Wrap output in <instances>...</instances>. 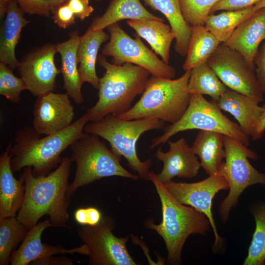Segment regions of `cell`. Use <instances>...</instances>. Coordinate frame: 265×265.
Here are the masks:
<instances>
[{"label": "cell", "instance_id": "obj_1", "mask_svg": "<svg viewBox=\"0 0 265 265\" xmlns=\"http://www.w3.org/2000/svg\"><path fill=\"white\" fill-rule=\"evenodd\" d=\"M72 160L64 157L56 168L45 176H34L32 168H24L25 197L17 218L28 229L44 216L54 227H66L69 220V177Z\"/></svg>", "mask_w": 265, "mask_h": 265}, {"label": "cell", "instance_id": "obj_2", "mask_svg": "<svg viewBox=\"0 0 265 265\" xmlns=\"http://www.w3.org/2000/svg\"><path fill=\"white\" fill-rule=\"evenodd\" d=\"M90 118L86 112L67 128L41 138L33 128L28 126L17 132L10 149L13 171L30 166L34 176L49 174L62 161L63 151L88 134L84 129Z\"/></svg>", "mask_w": 265, "mask_h": 265}, {"label": "cell", "instance_id": "obj_3", "mask_svg": "<svg viewBox=\"0 0 265 265\" xmlns=\"http://www.w3.org/2000/svg\"><path fill=\"white\" fill-rule=\"evenodd\" d=\"M149 180L153 183L160 199L162 221L155 224L148 220L146 225L163 238L167 250V263L179 265L187 238L192 234H205L211 225L210 221L204 213L177 200L153 171L149 173Z\"/></svg>", "mask_w": 265, "mask_h": 265}, {"label": "cell", "instance_id": "obj_4", "mask_svg": "<svg viewBox=\"0 0 265 265\" xmlns=\"http://www.w3.org/2000/svg\"><path fill=\"white\" fill-rule=\"evenodd\" d=\"M98 61L106 72L100 78L98 100L86 111L91 122L109 114L117 116L129 110L136 96L144 91L151 75L140 66L130 63L115 65L102 55Z\"/></svg>", "mask_w": 265, "mask_h": 265}, {"label": "cell", "instance_id": "obj_5", "mask_svg": "<svg viewBox=\"0 0 265 265\" xmlns=\"http://www.w3.org/2000/svg\"><path fill=\"white\" fill-rule=\"evenodd\" d=\"M190 71L177 79H168L152 75L140 99L126 112L117 116L130 120L156 118L171 124L183 116L189 104L191 94L188 91Z\"/></svg>", "mask_w": 265, "mask_h": 265}, {"label": "cell", "instance_id": "obj_6", "mask_svg": "<svg viewBox=\"0 0 265 265\" xmlns=\"http://www.w3.org/2000/svg\"><path fill=\"white\" fill-rule=\"evenodd\" d=\"M164 128L165 123L156 118L125 120L109 114L98 121L87 123L84 131L87 133L100 136L107 140L111 151L116 155L124 157L129 167L137 173L140 178L149 180L152 159L144 161L140 160L136 152V142L146 132Z\"/></svg>", "mask_w": 265, "mask_h": 265}, {"label": "cell", "instance_id": "obj_7", "mask_svg": "<svg viewBox=\"0 0 265 265\" xmlns=\"http://www.w3.org/2000/svg\"><path fill=\"white\" fill-rule=\"evenodd\" d=\"M70 148V159L76 164L75 177L69 187L70 197L79 187L103 178L119 176L137 180L139 177L125 169L120 163L121 157L108 149L97 135L88 133Z\"/></svg>", "mask_w": 265, "mask_h": 265}, {"label": "cell", "instance_id": "obj_8", "mask_svg": "<svg viewBox=\"0 0 265 265\" xmlns=\"http://www.w3.org/2000/svg\"><path fill=\"white\" fill-rule=\"evenodd\" d=\"M196 129L221 133L239 140L247 146L249 144L250 137L224 115L214 102L208 101L203 95L191 94L188 107L181 118L168 126L161 135L154 138L150 148L163 145L177 133Z\"/></svg>", "mask_w": 265, "mask_h": 265}, {"label": "cell", "instance_id": "obj_9", "mask_svg": "<svg viewBox=\"0 0 265 265\" xmlns=\"http://www.w3.org/2000/svg\"><path fill=\"white\" fill-rule=\"evenodd\" d=\"M223 143L225 157L220 171L228 181L230 190L219 210L220 217L225 221L245 188L257 184L265 185V174L259 172L249 162L248 159L256 160L259 156L248 146L225 135Z\"/></svg>", "mask_w": 265, "mask_h": 265}, {"label": "cell", "instance_id": "obj_10", "mask_svg": "<svg viewBox=\"0 0 265 265\" xmlns=\"http://www.w3.org/2000/svg\"><path fill=\"white\" fill-rule=\"evenodd\" d=\"M107 28L109 40L104 46L102 53L112 57V63L121 65L130 63L145 68L153 76L168 79L175 77V68L159 59L137 35L134 38H132L118 23Z\"/></svg>", "mask_w": 265, "mask_h": 265}, {"label": "cell", "instance_id": "obj_11", "mask_svg": "<svg viewBox=\"0 0 265 265\" xmlns=\"http://www.w3.org/2000/svg\"><path fill=\"white\" fill-rule=\"evenodd\" d=\"M114 219L103 216L94 226H82L77 233L85 245L91 265H136L126 248L128 237L118 238L113 233Z\"/></svg>", "mask_w": 265, "mask_h": 265}, {"label": "cell", "instance_id": "obj_12", "mask_svg": "<svg viewBox=\"0 0 265 265\" xmlns=\"http://www.w3.org/2000/svg\"><path fill=\"white\" fill-rule=\"evenodd\" d=\"M207 62L227 87L260 103L264 101L255 68L237 50L225 43H221Z\"/></svg>", "mask_w": 265, "mask_h": 265}, {"label": "cell", "instance_id": "obj_13", "mask_svg": "<svg viewBox=\"0 0 265 265\" xmlns=\"http://www.w3.org/2000/svg\"><path fill=\"white\" fill-rule=\"evenodd\" d=\"M163 184L179 202L191 206L206 215L214 234V246L220 244L222 239L218 234L212 210L215 194L220 190L229 189L228 181L221 171L198 182L187 183L171 180Z\"/></svg>", "mask_w": 265, "mask_h": 265}, {"label": "cell", "instance_id": "obj_14", "mask_svg": "<svg viewBox=\"0 0 265 265\" xmlns=\"http://www.w3.org/2000/svg\"><path fill=\"white\" fill-rule=\"evenodd\" d=\"M55 45L48 44L27 54L18 67L27 90L38 97L55 88V79L60 70L54 63Z\"/></svg>", "mask_w": 265, "mask_h": 265}, {"label": "cell", "instance_id": "obj_15", "mask_svg": "<svg viewBox=\"0 0 265 265\" xmlns=\"http://www.w3.org/2000/svg\"><path fill=\"white\" fill-rule=\"evenodd\" d=\"M66 93L49 92L37 97L34 106L33 128L40 134H53L73 122L74 108Z\"/></svg>", "mask_w": 265, "mask_h": 265}, {"label": "cell", "instance_id": "obj_16", "mask_svg": "<svg viewBox=\"0 0 265 265\" xmlns=\"http://www.w3.org/2000/svg\"><path fill=\"white\" fill-rule=\"evenodd\" d=\"M221 109L229 112L237 120L241 130L253 140L263 137L265 106L253 98L229 88L215 103Z\"/></svg>", "mask_w": 265, "mask_h": 265}, {"label": "cell", "instance_id": "obj_17", "mask_svg": "<svg viewBox=\"0 0 265 265\" xmlns=\"http://www.w3.org/2000/svg\"><path fill=\"white\" fill-rule=\"evenodd\" d=\"M169 149L163 152L161 147L157 151L156 158L163 162L161 172L157 175L163 184L171 181L175 177L192 178L198 173L201 164L191 147L188 145L185 138L176 141H167Z\"/></svg>", "mask_w": 265, "mask_h": 265}, {"label": "cell", "instance_id": "obj_18", "mask_svg": "<svg viewBox=\"0 0 265 265\" xmlns=\"http://www.w3.org/2000/svg\"><path fill=\"white\" fill-rule=\"evenodd\" d=\"M50 227L53 225L47 219L29 229L19 248L12 253L10 265H26L36 260L58 254L79 253L86 256L87 250L83 244L80 247L68 249L60 245L43 243L42 234Z\"/></svg>", "mask_w": 265, "mask_h": 265}, {"label": "cell", "instance_id": "obj_19", "mask_svg": "<svg viewBox=\"0 0 265 265\" xmlns=\"http://www.w3.org/2000/svg\"><path fill=\"white\" fill-rule=\"evenodd\" d=\"M265 40V7L256 11L241 23L225 42L255 68L254 61L262 41Z\"/></svg>", "mask_w": 265, "mask_h": 265}, {"label": "cell", "instance_id": "obj_20", "mask_svg": "<svg viewBox=\"0 0 265 265\" xmlns=\"http://www.w3.org/2000/svg\"><path fill=\"white\" fill-rule=\"evenodd\" d=\"M8 144L0 156V218L16 216L25 197V177L22 173L19 180L13 174Z\"/></svg>", "mask_w": 265, "mask_h": 265}, {"label": "cell", "instance_id": "obj_21", "mask_svg": "<svg viewBox=\"0 0 265 265\" xmlns=\"http://www.w3.org/2000/svg\"><path fill=\"white\" fill-rule=\"evenodd\" d=\"M80 36L78 31L71 32L69 38L55 45L57 53L61 60L60 71L63 79V88L66 93L78 105L83 102L81 81L79 71L77 51Z\"/></svg>", "mask_w": 265, "mask_h": 265}, {"label": "cell", "instance_id": "obj_22", "mask_svg": "<svg viewBox=\"0 0 265 265\" xmlns=\"http://www.w3.org/2000/svg\"><path fill=\"white\" fill-rule=\"evenodd\" d=\"M25 12L16 0H11L7 8L5 18L0 28V62L7 64L13 71L20 61L15 55L22 29L29 22L25 18Z\"/></svg>", "mask_w": 265, "mask_h": 265}, {"label": "cell", "instance_id": "obj_23", "mask_svg": "<svg viewBox=\"0 0 265 265\" xmlns=\"http://www.w3.org/2000/svg\"><path fill=\"white\" fill-rule=\"evenodd\" d=\"M109 38L104 30H95L90 27L80 36L77 51L79 71L82 82H88L94 88H99L100 78L96 71L98 51L101 45Z\"/></svg>", "mask_w": 265, "mask_h": 265}, {"label": "cell", "instance_id": "obj_24", "mask_svg": "<svg viewBox=\"0 0 265 265\" xmlns=\"http://www.w3.org/2000/svg\"><path fill=\"white\" fill-rule=\"evenodd\" d=\"M126 23L149 43L162 61L169 64L170 46L175 38L170 26L155 20H130Z\"/></svg>", "mask_w": 265, "mask_h": 265}, {"label": "cell", "instance_id": "obj_25", "mask_svg": "<svg viewBox=\"0 0 265 265\" xmlns=\"http://www.w3.org/2000/svg\"><path fill=\"white\" fill-rule=\"evenodd\" d=\"M223 134L200 130L191 148L200 160L201 166L209 176L220 172L225 157Z\"/></svg>", "mask_w": 265, "mask_h": 265}, {"label": "cell", "instance_id": "obj_26", "mask_svg": "<svg viewBox=\"0 0 265 265\" xmlns=\"http://www.w3.org/2000/svg\"><path fill=\"white\" fill-rule=\"evenodd\" d=\"M155 20L163 19L148 11L139 0H112L105 12L95 17L90 27L95 30H104L123 20Z\"/></svg>", "mask_w": 265, "mask_h": 265}, {"label": "cell", "instance_id": "obj_27", "mask_svg": "<svg viewBox=\"0 0 265 265\" xmlns=\"http://www.w3.org/2000/svg\"><path fill=\"white\" fill-rule=\"evenodd\" d=\"M145 4L158 10L168 20L175 35V51L181 56L187 54L190 37V26L185 20L180 5V0H143Z\"/></svg>", "mask_w": 265, "mask_h": 265}, {"label": "cell", "instance_id": "obj_28", "mask_svg": "<svg viewBox=\"0 0 265 265\" xmlns=\"http://www.w3.org/2000/svg\"><path fill=\"white\" fill-rule=\"evenodd\" d=\"M186 57L183 65L185 71L207 62L220 44L204 25L190 26Z\"/></svg>", "mask_w": 265, "mask_h": 265}, {"label": "cell", "instance_id": "obj_29", "mask_svg": "<svg viewBox=\"0 0 265 265\" xmlns=\"http://www.w3.org/2000/svg\"><path fill=\"white\" fill-rule=\"evenodd\" d=\"M227 88L207 62L191 70L188 83V91L190 94L209 95L215 103Z\"/></svg>", "mask_w": 265, "mask_h": 265}, {"label": "cell", "instance_id": "obj_30", "mask_svg": "<svg viewBox=\"0 0 265 265\" xmlns=\"http://www.w3.org/2000/svg\"><path fill=\"white\" fill-rule=\"evenodd\" d=\"M254 6L241 10H227L216 15L210 14L204 26L220 44L225 43L236 27L255 12Z\"/></svg>", "mask_w": 265, "mask_h": 265}, {"label": "cell", "instance_id": "obj_31", "mask_svg": "<svg viewBox=\"0 0 265 265\" xmlns=\"http://www.w3.org/2000/svg\"><path fill=\"white\" fill-rule=\"evenodd\" d=\"M29 229L16 216L0 218V265L10 263L12 253Z\"/></svg>", "mask_w": 265, "mask_h": 265}, {"label": "cell", "instance_id": "obj_32", "mask_svg": "<svg viewBox=\"0 0 265 265\" xmlns=\"http://www.w3.org/2000/svg\"><path fill=\"white\" fill-rule=\"evenodd\" d=\"M252 213L256 227L243 265H263L265 264V207L255 208Z\"/></svg>", "mask_w": 265, "mask_h": 265}, {"label": "cell", "instance_id": "obj_33", "mask_svg": "<svg viewBox=\"0 0 265 265\" xmlns=\"http://www.w3.org/2000/svg\"><path fill=\"white\" fill-rule=\"evenodd\" d=\"M220 0H180L183 17L189 26L205 25L212 8Z\"/></svg>", "mask_w": 265, "mask_h": 265}, {"label": "cell", "instance_id": "obj_34", "mask_svg": "<svg viewBox=\"0 0 265 265\" xmlns=\"http://www.w3.org/2000/svg\"><path fill=\"white\" fill-rule=\"evenodd\" d=\"M27 86L21 78L16 77L8 66L0 62V94L13 103H18L20 94Z\"/></svg>", "mask_w": 265, "mask_h": 265}, {"label": "cell", "instance_id": "obj_35", "mask_svg": "<svg viewBox=\"0 0 265 265\" xmlns=\"http://www.w3.org/2000/svg\"><path fill=\"white\" fill-rule=\"evenodd\" d=\"M102 217L100 210L92 207L78 209L74 213L75 221L82 226L96 225L101 221Z\"/></svg>", "mask_w": 265, "mask_h": 265}, {"label": "cell", "instance_id": "obj_36", "mask_svg": "<svg viewBox=\"0 0 265 265\" xmlns=\"http://www.w3.org/2000/svg\"><path fill=\"white\" fill-rule=\"evenodd\" d=\"M21 8L26 14L48 17L51 10L47 0H16Z\"/></svg>", "mask_w": 265, "mask_h": 265}, {"label": "cell", "instance_id": "obj_37", "mask_svg": "<svg viewBox=\"0 0 265 265\" xmlns=\"http://www.w3.org/2000/svg\"><path fill=\"white\" fill-rule=\"evenodd\" d=\"M51 12L54 22L60 28H67L75 23L76 17L66 2L57 6Z\"/></svg>", "mask_w": 265, "mask_h": 265}, {"label": "cell", "instance_id": "obj_38", "mask_svg": "<svg viewBox=\"0 0 265 265\" xmlns=\"http://www.w3.org/2000/svg\"><path fill=\"white\" fill-rule=\"evenodd\" d=\"M262 0H220L212 8L210 14L218 10H238L254 6Z\"/></svg>", "mask_w": 265, "mask_h": 265}, {"label": "cell", "instance_id": "obj_39", "mask_svg": "<svg viewBox=\"0 0 265 265\" xmlns=\"http://www.w3.org/2000/svg\"><path fill=\"white\" fill-rule=\"evenodd\" d=\"M256 78L264 94H265V43L260 48L254 61Z\"/></svg>", "mask_w": 265, "mask_h": 265}, {"label": "cell", "instance_id": "obj_40", "mask_svg": "<svg viewBox=\"0 0 265 265\" xmlns=\"http://www.w3.org/2000/svg\"><path fill=\"white\" fill-rule=\"evenodd\" d=\"M66 2L76 18L81 21L88 17L94 10L89 4V0H68Z\"/></svg>", "mask_w": 265, "mask_h": 265}, {"label": "cell", "instance_id": "obj_41", "mask_svg": "<svg viewBox=\"0 0 265 265\" xmlns=\"http://www.w3.org/2000/svg\"><path fill=\"white\" fill-rule=\"evenodd\" d=\"M30 265H73L74 260L68 258L64 254L60 256H51L40 259L32 262Z\"/></svg>", "mask_w": 265, "mask_h": 265}, {"label": "cell", "instance_id": "obj_42", "mask_svg": "<svg viewBox=\"0 0 265 265\" xmlns=\"http://www.w3.org/2000/svg\"><path fill=\"white\" fill-rule=\"evenodd\" d=\"M11 0H0V17L3 18L6 14L7 8Z\"/></svg>", "mask_w": 265, "mask_h": 265}, {"label": "cell", "instance_id": "obj_43", "mask_svg": "<svg viewBox=\"0 0 265 265\" xmlns=\"http://www.w3.org/2000/svg\"><path fill=\"white\" fill-rule=\"evenodd\" d=\"M68 0H47L49 4L51 11H53L60 4L66 2Z\"/></svg>", "mask_w": 265, "mask_h": 265}, {"label": "cell", "instance_id": "obj_44", "mask_svg": "<svg viewBox=\"0 0 265 265\" xmlns=\"http://www.w3.org/2000/svg\"><path fill=\"white\" fill-rule=\"evenodd\" d=\"M264 7H265V0H262L254 6V9L255 11Z\"/></svg>", "mask_w": 265, "mask_h": 265}, {"label": "cell", "instance_id": "obj_45", "mask_svg": "<svg viewBox=\"0 0 265 265\" xmlns=\"http://www.w3.org/2000/svg\"><path fill=\"white\" fill-rule=\"evenodd\" d=\"M95 0L96 1H102L103 0Z\"/></svg>", "mask_w": 265, "mask_h": 265}, {"label": "cell", "instance_id": "obj_46", "mask_svg": "<svg viewBox=\"0 0 265 265\" xmlns=\"http://www.w3.org/2000/svg\"></svg>", "mask_w": 265, "mask_h": 265}]
</instances>
